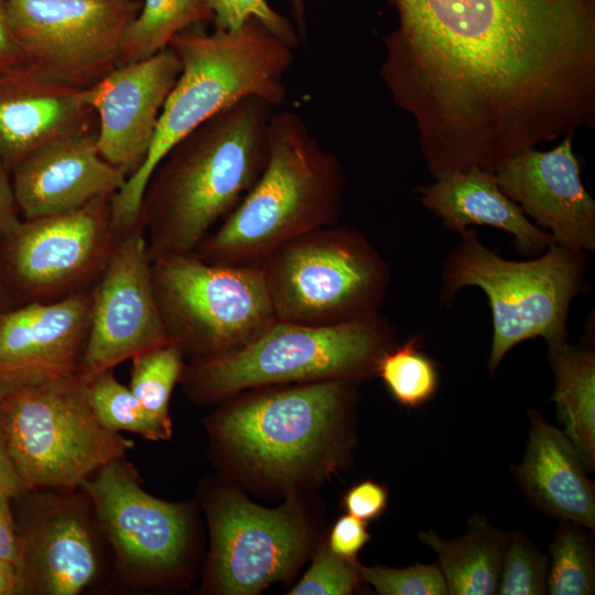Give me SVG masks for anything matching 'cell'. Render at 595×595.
<instances>
[{"instance_id": "obj_4", "label": "cell", "mask_w": 595, "mask_h": 595, "mask_svg": "<svg viewBox=\"0 0 595 595\" xmlns=\"http://www.w3.org/2000/svg\"><path fill=\"white\" fill-rule=\"evenodd\" d=\"M345 184L339 159L320 144L301 116L273 111L261 176L193 253L214 264L262 263L293 238L337 224Z\"/></svg>"}, {"instance_id": "obj_30", "label": "cell", "mask_w": 595, "mask_h": 595, "mask_svg": "<svg viewBox=\"0 0 595 595\" xmlns=\"http://www.w3.org/2000/svg\"><path fill=\"white\" fill-rule=\"evenodd\" d=\"M183 357L180 347L170 343L131 358L129 389L154 419L169 426L170 398L182 378Z\"/></svg>"}, {"instance_id": "obj_17", "label": "cell", "mask_w": 595, "mask_h": 595, "mask_svg": "<svg viewBox=\"0 0 595 595\" xmlns=\"http://www.w3.org/2000/svg\"><path fill=\"white\" fill-rule=\"evenodd\" d=\"M90 303L91 289L0 312V394L78 374Z\"/></svg>"}, {"instance_id": "obj_21", "label": "cell", "mask_w": 595, "mask_h": 595, "mask_svg": "<svg viewBox=\"0 0 595 595\" xmlns=\"http://www.w3.org/2000/svg\"><path fill=\"white\" fill-rule=\"evenodd\" d=\"M529 436L522 461L510 472L529 505L560 521L595 529V486L563 431L528 409Z\"/></svg>"}, {"instance_id": "obj_37", "label": "cell", "mask_w": 595, "mask_h": 595, "mask_svg": "<svg viewBox=\"0 0 595 595\" xmlns=\"http://www.w3.org/2000/svg\"><path fill=\"white\" fill-rule=\"evenodd\" d=\"M10 497L0 494V559L21 566L20 537L15 531L9 501Z\"/></svg>"}, {"instance_id": "obj_24", "label": "cell", "mask_w": 595, "mask_h": 595, "mask_svg": "<svg viewBox=\"0 0 595 595\" xmlns=\"http://www.w3.org/2000/svg\"><path fill=\"white\" fill-rule=\"evenodd\" d=\"M418 537L435 552L448 594H497L509 531L493 527L483 512H475L458 538L443 539L432 530Z\"/></svg>"}, {"instance_id": "obj_43", "label": "cell", "mask_w": 595, "mask_h": 595, "mask_svg": "<svg viewBox=\"0 0 595 595\" xmlns=\"http://www.w3.org/2000/svg\"><path fill=\"white\" fill-rule=\"evenodd\" d=\"M8 299V295L6 293V290L0 281V312H2L4 309H7L6 301Z\"/></svg>"}, {"instance_id": "obj_33", "label": "cell", "mask_w": 595, "mask_h": 595, "mask_svg": "<svg viewBox=\"0 0 595 595\" xmlns=\"http://www.w3.org/2000/svg\"><path fill=\"white\" fill-rule=\"evenodd\" d=\"M213 13L215 30L235 31L251 19L259 20L275 36L296 48L301 40L296 26L278 13L267 0H203Z\"/></svg>"}, {"instance_id": "obj_11", "label": "cell", "mask_w": 595, "mask_h": 595, "mask_svg": "<svg viewBox=\"0 0 595 595\" xmlns=\"http://www.w3.org/2000/svg\"><path fill=\"white\" fill-rule=\"evenodd\" d=\"M68 213L17 220L0 238V281L19 304L90 290L119 240L111 198Z\"/></svg>"}, {"instance_id": "obj_20", "label": "cell", "mask_w": 595, "mask_h": 595, "mask_svg": "<svg viewBox=\"0 0 595 595\" xmlns=\"http://www.w3.org/2000/svg\"><path fill=\"white\" fill-rule=\"evenodd\" d=\"M95 129L86 89L54 82L25 63L0 69V155L9 170L50 141Z\"/></svg>"}, {"instance_id": "obj_10", "label": "cell", "mask_w": 595, "mask_h": 595, "mask_svg": "<svg viewBox=\"0 0 595 595\" xmlns=\"http://www.w3.org/2000/svg\"><path fill=\"white\" fill-rule=\"evenodd\" d=\"M151 275L167 334L193 361L231 354L277 321L262 263L214 264L192 252L152 261Z\"/></svg>"}, {"instance_id": "obj_39", "label": "cell", "mask_w": 595, "mask_h": 595, "mask_svg": "<svg viewBox=\"0 0 595 595\" xmlns=\"http://www.w3.org/2000/svg\"><path fill=\"white\" fill-rule=\"evenodd\" d=\"M25 490L11 459L0 414V494L12 498Z\"/></svg>"}, {"instance_id": "obj_35", "label": "cell", "mask_w": 595, "mask_h": 595, "mask_svg": "<svg viewBox=\"0 0 595 595\" xmlns=\"http://www.w3.org/2000/svg\"><path fill=\"white\" fill-rule=\"evenodd\" d=\"M388 499L387 487L368 479L354 485L345 494L342 502L348 515L367 522L385 512Z\"/></svg>"}, {"instance_id": "obj_29", "label": "cell", "mask_w": 595, "mask_h": 595, "mask_svg": "<svg viewBox=\"0 0 595 595\" xmlns=\"http://www.w3.org/2000/svg\"><path fill=\"white\" fill-rule=\"evenodd\" d=\"M87 387L93 410L108 430L136 433L151 441L170 439L172 426L154 419L129 387L116 379L112 369L87 380Z\"/></svg>"}, {"instance_id": "obj_23", "label": "cell", "mask_w": 595, "mask_h": 595, "mask_svg": "<svg viewBox=\"0 0 595 595\" xmlns=\"http://www.w3.org/2000/svg\"><path fill=\"white\" fill-rule=\"evenodd\" d=\"M432 176L434 181L418 187L416 193L445 228L457 234L473 226L497 228L515 238L520 253L534 257L554 244L552 236L501 191L494 172L469 167Z\"/></svg>"}, {"instance_id": "obj_5", "label": "cell", "mask_w": 595, "mask_h": 595, "mask_svg": "<svg viewBox=\"0 0 595 595\" xmlns=\"http://www.w3.org/2000/svg\"><path fill=\"white\" fill-rule=\"evenodd\" d=\"M459 235L441 268L439 298L450 307L466 286L486 294L493 324L489 374L527 339L541 337L548 348L566 343L571 305L585 289L587 253L552 244L532 259L510 260L483 245L474 228Z\"/></svg>"}, {"instance_id": "obj_31", "label": "cell", "mask_w": 595, "mask_h": 595, "mask_svg": "<svg viewBox=\"0 0 595 595\" xmlns=\"http://www.w3.org/2000/svg\"><path fill=\"white\" fill-rule=\"evenodd\" d=\"M549 565V555L541 552L521 530L509 531L497 594H545Z\"/></svg>"}, {"instance_id": "obj_1", "label": "cell", "mask_w": 595, "mask_h": 595, "mask_svg": "<svg viewBox=\"0 0 595 595\" xmlns=\"http://www.w3.org/2000/svg\"><path fill=\"white\" fill-rule=\"evenodd\" d=\"M380 76L433 169H494L595 121V0H392Z\"/></svg>"}, {"instance_id": "obj_41", "label": "cell", "mask_w": 595, "mask_h": 595, "mask_svg": "<svg viewBox=\"0 0 595 595\" xmlns=\"http://www.w3.org/2000/svg\"><path fill=\"white\" fill-rule=\"evenodd\" d=\"M22 591L18 569L0 559V595H14Z\"/></svg>"}, {"instance_id": "obj_25", "label": "cell", "mask_w": 595, "mask_h": 595, "mask_svg": "<svg viewBox=\"0 0 595 595\" xmlns=\"http://www.w3.org/2000/svg\"><path fill=\"white\" fill-rule=\"evenodd\" d=\"M554 378L552 401L563 433L578 451L587 472L595 468V349L588 339L548 348Z\"/></svg>"}, {"instance_id": "obj_32", "label": "cell", "mask_w": 595, "mask_h": 595, "mask_svg": "<svg viewBox=\"0 0 595 595\" xmlns=\"http://www.w3.org/2000/svg\"><path fill=\"white\" fill-rule=\"evenodd\" d=\"M361 580L381 595H446L445 580L437 565L415 563L403 569L357 563Z\"/></svg>"}, {"instance_id": "obj_26", "label": "cell", "mask_w": 595, "mask_h": 595, "mask_svg": "<svg viewBox=\"0 0 595 595\" xmlns=\"http://www.w3.org/2000/svg\"><path fill=\"white\" fill-rule=\"evenodd\" d=\"M209 22L213 13L203 0H142L125 33L118 66L148 58L180 32Z\"/></svg>"}, {"instance_id": "obj_34", "label": "cell", "mask_w": 595, "mask_h": 595, "mask_svg": "<svg viewBox=\"0 0 595 595\" xmlns=\"http://www.w3.org/2000/svg\"><path fill=\"white\" fill-rule=\"evenodd\" d=\"M356 561L343 559L322 547L290 595H347L361 580Z\"/></svg>"}, {"instance_id": "obj_28", "label": "cell", "mask_w": 595, "mask_h": 595, "mask_svg": "<svg viewBox=\"0 0 595 595\" xmlns=\"http://www.w3.org/2000/svg\"><path fill=\"white\" fill-rule=\"evenodd\" d=\"M591 530L572 521H560L549 545L550 595L595 593V549Z\"/></svg>"}, {"instance_id": "obj_7", "label": "cell", "mask_w": 595, "mask_h": 595, "mask_svg": "<svg viewBox=\"0 0 595 595\" xmlns=\"http://www.w3.org/2000/svg\"><path fill=\"white\" fill-rule=\"evenodd\" d=\"M0 414L26 490L74 489L133 446L100 423L78 374L1 393Z\"/></svg>"}, {"instance_id": "obj_16", "label": "cell", "mask_w": 595, "mask_h": 595, "mask_svg": "<svg viewBox=\"0 0 595 595\" xmlns=\"http://www.w3.org/2000/svg\"><path fill=\"white\" fill-rule=\"evenodd\" d=\"M180 73L181 62L167 46L148 58L117 66L86 89L97 119L99 154L127 178L144 163Z\"/></svg>"}, {"instance_id": "obj_3", "label": "cell", "mask_w": 595, "mask_h": 595, "mask_svg": "<svg viewBox=\"0 0 595 595\" xmlns=\"http://www.w3.org/2000/svg\"><path fill=\"white\" fill-rule=\"evenodd\" d=\"M169 46L181 62V73L144 163L111 198V219L119 237L139 224L148 181L177 141L244 98L259 97L278 107L286 96L284 77L294 62V48L259 20L251 19L235 31L207 32L204 25H195L176 34Z\"/></svg>"}, {"instance_id": "obj_19", "label": "cell", "mask_w": 595, "mask_h": 595, "mask_svg": "<svg viewBox=\"0 0 595 595\" xmlns=\"http://www.w3.org/2000/svg\"><path fill=\"white\" fill-rule=\"evenodd\" d=\"M96 133L97 129L50 141L10 170L23 219L76 210L123 186L126 174L99 154Z\"/></svg>"}, {"instance_id": "obj_22", "label": "cell", "mask_w": 595, "mask_h": 595, "mask_svg": "<svg viewBox=\"0 0 595 595\" xmlns=\"http://www.w3.org/2000/svg\"><path fill=\"white\" fill-rule=\"evenodd\" d=\"M19 537L22 591L76 595L95 580L98 558L94 539L75 504L53 501Z\"/></svg>"}, {"instance_id": "obj_9", "label": "cell", "mask_w": 595, "mask_h": 595, "mask_svg": "<svg viewBox=\"0 0 595 595\" xmlns=\"http://www.w3.org/2000/svg\"><path fill=\"white\" fill-rule=\"evenodd\" d=\"M278 321L335 325L379 312L389 266L358 229L325 226L293 238L262 262Z\"/></svg>"}, {"instance_id": "obj_6", "label": "cell", "mask_w": 595, "mask_h": 595, "mask_svg": "<svg viewBox=\"0 0 595 595\" xmlns=\"http://www.w3.org/2000/svg\"><path fill=\"white\" fill-rule=\"evenodd\" d=\"M397 343L396 328L380 313L335 325L277 320L240 349L184 366L182 378L201 400L268 386L355 382L376 375L378 360Z\"/></svg>"}, {"instance_id": "obj_15", "label": "cell", "mask_w": 595, "mask_h": 595, "mask_svg": "<svg viewBox=\"0 0 595 595\" xmlns=\"http://www.w3.org/2000/svg\"><path fill=\"white\" fill-rule=\"evenodd\" d=\"M80 487L90 498L123 570L154 576L181 564L190 534L184 506L145 493L122 458L102 466Z\"/></svg>"}, {"instance_id": "obj_27", "label": "cell", "mask_w": 595, "mask_h": 595, "mask_svg": "<svg viewBox=\"0 0 595 595\" xmlns=\"http://www.w3.org/2000/svg\"><path fill=\"white\" fill-rule=\"evenodd\" d=\"M376 374L396 402L407 409L422 408L439 389V367L416 336L388 349L378 360Z\"/></svg>"}, {"instance_id": "obj_36", "label": "cell", "mask_w": 595, "mask_h": 595, "mask_svg": "<svg viewBox=\"0 0 595 595\" xmlns=\"http://www.w3.org/2000/svg\"><path fill=\"white\" fill-rule=\"evenodd\" d=\"M366 522L350 515L340 517L333 526L328 548L336 555L355 561L358 552L370 540Z\"/></svg>"}, {"instance_id": "obj_2", "label": "cell", "mask_w": 595, "mask_h": 595, "mask_svg": "<svg viewBox=\"0 0 595 595\" xmlns=\"http://www.w3.org/2000/svg\"><path fill=\"white\" fill-rule=\"evenodd\" d=\"M273 107L247 97L192 130L162 158L139 216L152 261L192 253L242 201L269 158Z\"/></svg>"}, {"instance_id": "obj_38", "label": "cell", "mask_w": 595, "mask_h": 595, "mask_svg": "<svg viewBox=\"0 0 595 595\" xmlns=\"http://www.w3.org/2000/svg\"><path fill=\"white\" fill-rule=\"evenodd\" d=\"M19 219L11 173L0 155V238Z\"/></svg>"}, {"instance_id": "obj_12", "label": "cell", "mask_w": 595, "mask_h": 595, "mask_svg": "<svg viewBox=\"0 0 595 595\" xmlns=\"http://www.w3.org/2000/svg\"><path fill=\"white\" fill-rule=\"evenodd\" d=\"M142 0H6L25 64L63 85L89 89L118 66Z\"/></svg>"}, {"instance_id": "obj_40", "label": "cell", "mask_w": 595, "mask_h": 595, "mask_svg": "<svg viewBox=\"0 0 595 595\" xmlns=\"http://www.w3.org/2000/svg\"><path fill=\"white\" fill-rule=\"evenodd\" d=\"M23 63V53L8 22L6 0H0V69Z\"/></svg>"}, {"instance_id": "obj_8", "label": "cell", "mask_w": 595, "mask_h": 595, "mask_svg": "<svg viewBox=\"0 0 595 595\" xmlns=\"http://www.w3.org/2000/svg\"><path fill=\"white\" fill-rule=\"evenodd\" d=\"M353 394L343 380L261 391L220 411L212 431L248 472L291 484L333 456Z\"/></svg>"}, {"instance_id": "obj_14", "label": "cell", "mask_w": 595, "mask_h": 595, "mask_svg": "<svg viewBox=\"0 0 595 595\" xmlns=\"http://www.w3.org/2000/svg\"><path fill=\"white\" fill-rule=\"evenodd\" d=\"M210 573L225 594H257L285 577L306 548V531L286 504L267 509L234 490L219 493L208 509Z\"/></svg>"}, {"instance_id": "obj_13", "label": "cell", "mask_w": 595, "mask_h": 595, "mask_svg": "<svg viewBox=\"0 0 595 595\" xmlns=\"http://www.w3.org/2000/svg\"><path fill=\"white\" fill-rule=\"evenodd\" d=\"M140 225L121 236L91 288L90 320L78 375L84 380L172 343L154 296Z\"/></svg>"}, {"instance_id": "obj_18", "label": "cell", "mask_w": 595, "mask_h": 595, "mask_svg": "<svg viewBox=\"0 0 595 595\" xmlns=\"http://www.w3.org/2000/svg\"><path fill=\"white\" fill-rule=\"evenodd\" d=\"M573 137L566 136L548 151H519L501 161L494 173L501 191L554 244L589 253L595 251V201L581 180Z\"/></svg>"}, {"instance_id": "obj_42", "label": "cell", "mask_w": 595, "mask_h": 595, "mask_svg": "<svg viewBox=\"0 0 595 595\" xmlns=\"http://www.w3.org/2000/svg\"><path fill=\"white\" fill-rule=\"evenodd\" d=\"M292 14L296 24L300 37L306 34L305 3L304 0H291Z\"/></svg>"}]
</instances>
